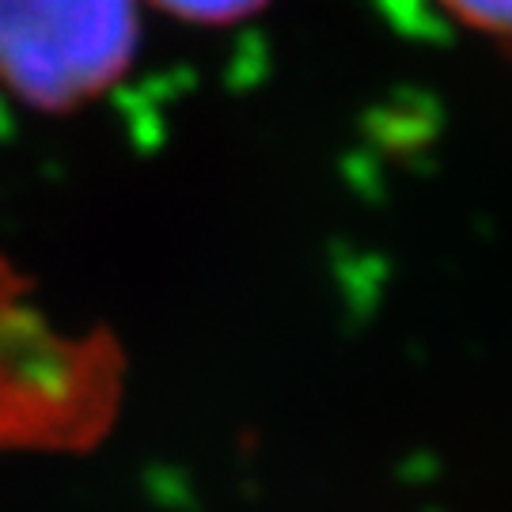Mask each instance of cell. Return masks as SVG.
Returning a JSON list of instances; mask_svg holds the SVG:
<instances>
[{"instance_id": "obj_2", "label": "cell", "mask_w": 512, "mask_h": 512, "mask_svg": "<svg viewBox=\"0 0 512 512\" xmlns=\"http://www.w3.org/2000/svg\"><path fill=\"white\" fill-rule=\"evenodd\" d=\"M160 12L186 23H209V27H224V23H239V19L262 12L270 0H148Z\"/></svg>"}, {"instance_id": "obj_1", "label": "cell", "mask_w": 512, "mask_h": 512, "mask_svg": "<svg viewBox=\"0 0 512 512\" xmlns=\"http://www.w3.org/2000/svg\"><path fill=\"white\" fill-rule=\"evenodd\" d=\"M137 46L141 0H0V88L42 114L114 92Z\"/></svg>"}, {"instance_id": "obj_3", "label": "cell", "mask_w": 512, "mask_h": 512, "mask_svg": "<svg viewBox=\"0 0 512 512\" xmlns=\"http://www.w3.org/2000/svg\"><path fill=\"white\" fill-rule=\"evenodd\" d=\"M467 27H478L486 35L512 38V0H440Z\"/></svg>"}]
</instances>
